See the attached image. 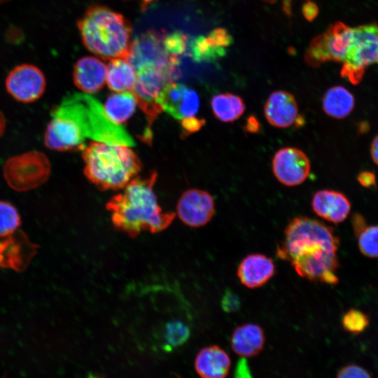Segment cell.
I'll use <instances>...</instances> for the list:
<instances>
[{
  "mask_svg": "<svg viewBox=\"0 0 378 378\" xmlns=\"http://www.w3.org/2000/svg\"><path fill=\"white\" fill-rule=\"evenodd\" d=\"M338 247L339 239L331 226L300 216L286 225L283 239L276 247V256L288 262L302 278L336 285Z\"/></svg>",
  "mask_w": 378,
  "mask_h": 378,
  "instance_id": "obj_1",
  "label": "cell"
},
{
  "mask_svg": "<svg viewBox=\"0 0 378 378\" xmlns=\"http://www.w3.org/2000/svg\"><path fill=\"white\" fill-rule=\"evenodd\" d=\"M156 178V172L144 178H133L122 193L107 202L106 209L117 230L136 237L144 231L161 232L172 224L176 215L159 206L153 190Z\"/></svg>",
  "mask_w": 378,
  "mask_h": 378,
  "instance_id": "obj_2",
  "label": "cell"
},
{
  "mask_svg": "<svg viewBox=\"0 0 378 378\" xmlns=\"http://www.w3.org/2000/svg\"><path fill=\"white\" fill-rule=\"evenodd\" d=\"M83 44L104 59L125 58L131 44L132 27L121 14L103 6H90L79 19Z\"/></svg>",
  "mask_w": 378,
  "mask_h": 378,
  "instance_id": "obj_3",
  "label": "cell"
},
{
  "mask_svg": "<svg viewBox=\"0 0 378 378\" xmlns=\"http://www.w3.org/2000/svg\"><path fill=\"white\" fill-rule=\"evenodd\" d=\"M82 156L85 175L101 190L125 187L141 168L138 156L126 145L92 141Z\"/></svg>",
  "mask_w": 378,
  "mask_h": 378,
  "instance_id": "obj_4",
  "label": "cell"
},
{
  "mask_svg": "<svg viewBox=\"0 0 378 378\" xmlns=\"http://www.w3.org/2000/svg\"><path fill=\"white\" fill-rule=\"evenodd\" d=\"M50 169L46 155L40 151L31 150L8 159L3 173L12 189L24 192L43 184L50 176Z\"/></svg>",
  "mask_w": 378,
  "mask_h": 378,
  "instance_id": "obj_5",
  "label": "cell"
},
{
  "mask_svg": "<svg viewBox=\"0 0 378 378\" xmlns=\"http://www.w3.org/2000/svg\"><path fill=\"white\" fill-rule=\"evenodd\" d=\"M353 28L352 44L340 73L353 84H358L365 69L378 64V24L370 23Z\"/></svg>",
  "mask_w": 378,
  "mask_h": 378,
  "instance_id": "obj_6",
  "label": "cell"
},
{
  "mask_svg": "<svg viewBox=\"0 0 378 378\" xmlns=\"http://www.w3.org/2000/svg\"><path fill=\"white\" fill-rule=\"evenodd\" d=\"M353 38L354 28L342 22H335L312 40L304 52V60L314 67L326 62L343 63L349 52Z\"/></svg>",
  "mask_w": 378,
  "mask_h": 378,
  "instance_id": "obj_7",
  "label": "cell"
},
{
  "mask_svg": "<svg viewBox=\"0 0 378 378\" xmlns=\"http://www.w3.org/2000/svg\"><path fill=\"white\" fill-rule=\"evenodd\" d=\"M179 68L165 69L146 66L136 71V80L132 93L137 105L146 113L152 123L162 109L158 102V97L166 85L179 78Z\"/></svg>",
  "mask_w": 378,
  "mask_h": 378,
  "instance_id": "obj_8",
  "label": "cell"
},
{
  "mask_svg": "<svg viewBox=\"0 0 378 378\" xmlns=\"http://www.w3.org/2000/svg\"><path fill=\"white\" fill-rule=\"evenodd\" d=\"M164 31L150 29L132 41L126 59L136 71L146 66L165 69L178 68V58L169 54L164 39Z\"/></svg>",
  "mask_w": 378,
  "mask_h": 378,
  "instance_id": "obj_9",
  "label": "cell"
},
{
  "mask_svg": "<svg viewBox=\"0 0 378 378\" xmlns=\"http://www.w3.org/2000/svg\"><path fill=\"white\" fill-rule=\"evenodd\" d=\"M46 80L43 73L36 66L23 64L13 68L6 79V88L15 100L31 103L44 93Z\"/></svg>",
  "mask_w": 378,
  "mask_h": 378,
  "instance_id": "obj_10",
  "label": "cell"
},
{
  "mask_svg": "<svg viewBox=\"0 0 378 378\" xmlns=\"http://www.w3.org/2000/svg\"><path fill=\"white\" fill-rule=\"evenodd\" d=\"M272 171L281 183L295 186L307 179L310 172V162L301 150L284 148L279 150L272 159Z\"/></svg>",
  "mask_w": 378,
  "mask_h": 378,
  "instance_id": "obj_11",
  "label": "cell"
},
{
  "mask_svg": "<svg viewBox=\"0 0 378 378\" xmlns=\"http://www.w3.org/2000/svg\"><path fill=\"white\" fill-rule=\"evenodd\" d=\"M215 204L206 191L190 189L183 193L177 204V214L186 225L200 227L206 225L213 218Z\"/></svg>",
  "mask_w": 378,
  "mask_h": 378,
  "instance_id": "obj_12",
  "label": "cell"
},
{
  "mask_svg": "<svg viewBox=\"0 0 378 378\" xmlns=\"http://www.w3.org/2000/svg\"><path fill=\"white\" fill-rule=\"evenodd\" d=\"M38 248L24 232L16 230L0 240V269L24 272L36 254Z\"/></svg>",
  "mask_w": 378,
  "mask_h": 378,
  "instance_id": "obj_13",
  "label": "cell"
},
{
  "mask_svg": "<svg viewBox=\"0 0 378 378\" xmlns=\"http://www.w3.org/2000/svg\"><path fill=\"white\" fill-rule=\"evenodd\" d=\"M158 102L162 111L181 120L194 116L200 107V99L195 91L174 82L164 86Z\"/></svg>",
  "mask_w": 378,
  "mask_h": 378,
  "instance_id": "obj_14",
  "label": "cell"
},
{
  "mask_svg": "<svg viewBox=\"0 0 378 378\" xmlns=\"http://www.w3.org/2000/svg\"><path fill=\"white\" fill-rule=\"evenodd\" d=\"M275 272V264L271 258L261 253H251L241 260L237 275L242 285L254 289L267 283Z\"/></svg>",
  "mask_w": 378,
  "mask_h": 378,
  "instance_id": "obj_15",
  "label": "cell"
},
{
  "mask_svg": "<svg viewBox=\"0 0 378 378\" xmlns=\"http://www.w3.org/2000/svg\"><path fill=\"white\" fill-rule=\"evenodd\" d=\"M351 206L350 201L343 193L332 190L317 191L312 200V211L320 218L335 224L346 220Z\"/></svg>",
  "mask_w": 378,
  "mask_h": 378,
  "instance_id": "obj_16",
  "label": "cell"
},
{
  "mask_svg": "<svg viewBox=\"0 0 378 378\" xmlns=\"http://www.w3.org/2000/svg\"><path fill=\"white\" fill-rule=\"evenodd\" d=\"M298 106L290 93L279 90L272 92L264 107L267 120L278 128H286L298 122Z\"/></svg>",
  "mask_w": 378,
  "mask_h": 378,
  "instance_id": "obj_17",
  "label": "cell"
},
{
  "mask_svg": "<svg viewBox=\"0 0 378 378\" xmlns=\"http://www.w3.org/2000/svg\"><path fill=\"white\" fill-rule=\"evenodd\" d=\"M106 77V66L96 57H83L74 66V82L85 92L93 93L100 90L105 84Z\"/></svg>",
  "mask_w": 378,
  "mask_h": 378,
  "instance_id": "obj_18",
  "label": "cell"
},
{
  "mask_svg": "<svg viewBox=\"0 0 378 378\" xmlns=\"http://www.w3.org/2000/svg\"><path fill=\"white\" fill-rule=\"evenodd\" d=\"M230 365V356L217 345L200 349L194 362L195 371L201 378H225Z\"/></svg>",
  "mask_w": 378,
  "mask_h": 378,
  "instance_id": "obj_19",
  "label": "cell"
},
{
  "mask_svg": "<svg viewBox=\"0 0 378 378\" xmlns=\"http://www.w3.org/2000/svg\"><path fill=\"white\" fill-rule=\"evenodd\" d=\"M265 343L264 330L255 323H245L236 327L230 339L233 351L243 358L255 356L260 354Z\"/></svg>",
  "mask_w": 378,
  "mask_h": 378,
  "instance_id": "obj_20",
  "label": "cell"
},
{
  "mask_svg": "<svg viewBox=\"0 0 378 378\" xmlns=\"http://www.w3.org/2000/svg\"><path fill=\"white\" fill-rule=\"evenodd\" d=\"M232 38L223 28H216L206 36H200L194 41L192 54L195 60L211 61L225 55V49L232 43Z\"/></svg>",
  "mask_w": 378,
  "mask_h": 378,
  "instance_id": "obj_21",
  "label": "cell"
},
{
  "mask_svg": "<svg viewBox=\"0 0 378 378\" xmlns=\"http://www.w3.org/2000/svg\"><path fill=\"white\" fill-rule=\"evenodd\" d=\"M136 73L132 65L125 58H115L106 67V80L108 88L117 92L133 90Z\"/></svg>",
  "mask_w": 378,
  "mask_h": 378,
  "instance_id": "obj_22",
  "label": "cell"
},
{
  "mask_svg": "<svg viewBox=\"0 0 378 378\" xmlns=\"http://www.w3.org/2000/svg\"><path fill=\"white\" fill-rule=\"evenodd\" d=\"M323 108L329 116L342 119L348 116L355 106L354 95L342 86L328 89L323 98Z\"/></svg>",
  "mask_w": 378,
  "mask_h": 378,
  "instance_id": "obj_23",
  "label": "cell"
},
{
  "mask_svg": "<svg viewBox=\"0 0 378 378\" xmlns=\"http://www.w3.org/2000/svg\"><path fill=\"white\" fill-rule=\"evenodd\" d=\"M137 104L132 92L128 91L112 94L104 106L108 118L116 125L125 122L134 113Z\"/></svg>",
  "mask_w": 378,
  "mask_h": 378,
  "instance_id": "obj_24",
  "label": "cell"
},
{
  "mask_svg": "<svg viewBox=\"0 0 378 378\" xmlns=\"http://www.w3.org/2000/svg\"><path fill=\"white\" fill-rule=\"evenodd\" d=\"M211 106L215 117L225 122L237 120L245 111L243 99L231 93L214 96L211 101Z\"/></svg>",
  "mask_w": 378,
  "mask_h": 378,
  "instance_id": "obj_25",
  "label": "cell"
},
{
  "mask_svg": "<svg viewBox=\"0 0 378 378\" xmlns=\"http://www.w3.org/2000/svg\"><path fill=\"white\" fill-rule=\"evenodd\" d=\"M20 224V216L15 206L8 202L0 201V237L11 234Z\"/></svg>",
  "mask_w": 378,
  "mask_h": 378,
  "instance_id": "obj_26",
  "label": "cell"
},
{
  "mask_svg": "<svg viewBox=\"0 0 378 378\" xmlns=\"http://www.w3.org/2000/svg\"><path fill=\"white\" fill-rule=\"evenodd\" d=\"M356 237L359 251L363 255L378 258V225H366Z\"/></svg>",
  "mask_w": 378,
  "mask_h": 378,
  "instance_id": "obj_27",
  "label": "cell"
},
{
  "mask_svg": "<svg viewBox=\"0 0 378 378\" xmlns=\"http://www.w3.org/2000/svg\"><path fill=\"white\" fill-rule=\"evenodd\" d=\"M189 328L181 321L175 320L167 323L164 337L167 344L172 346L183 344L190 336Z\"/></svg>",
  "mask_w": 378,
  "mask_h": 378,
  "instance_id": "obj_28",
  "label": "cell"
},
{
  "mask_svg": "<svg viewBox=\"0 0 378 378\" xmlns=\"http://www.w3.org/2000/svg\"><path fill=\"white\" fill-rule=\"evenodd\" d=\"M369 318L363 312L356 309L347 311L342 318L343 328L351 333L358 335L369 325Z\"/></svg>",
  "mask_w": 378,
  "mask_h": 378,
  "instance_id": "obj_29",
  "label": "cell"
},
{
  "mask_svg": "<svg viewBox=\"0 0 378 378\" xmlns=\"http://www.w3.org/2000/svg\"><path fill=\"white\" fill-rule=\"evenodd\" d=\"M186 37L180 32L165 34L164 43L167 51L171 55L178 57L186 49Z\"/></svg>",
  "mask_w": 378,
  "mask_h": 378,
  "instance_id": "obj_30",
  "label": "cell"
},
{
  "mask_svg": "<svg viewBox=\"0 0 378 378\" xmlns=\"http://www.w3.org/2000/svg\"><path fill=\"white\" fill-rule=\"evenodd\" d=\"M221 307L226 313L237 312L241 307L239 296L230 289L226 290L221 299Z\"/></svg>",
  "mask_w": 378,
  "mask_h": 378,
  "instance_id": "obj_31",
  "label": "cell"
},
{
  "mask_svg": "<svg viewBox=\"0 0 378 378\" xmlns=\"http://www.w3.org/2000/svg\"><path fill=\"white\" fill-rule=\"evenodd\" d=\"M336 378H371V376L360 366L347 365L340 370Z\"/></svg>",
  "mask_w": 378,
  "mask_h": 378,
  "instance_id": "obj_32",
  "label": "cell"
},
{
  "mask_svg": "<svg viewBox=\"0 0 378 378\" xmlns=\"http://www.w3.org/2000/svg\"><path fill=\"white\" fill-rule=\"evenodd\" d=\"M205 121L202 119H199L195 116L186 118L181 120V126L183 130V134H190L199 130Z\"/></svg>",
  "mask_w": 378,
  "mask_h": 378,
  "instance_id": "obj_33",
  "label": "cell"
},
{
  "mask_svg": "<svg viewBox=\"0 0 378 378\" xmlns=\"http://www.w3.org/2000/svg\"><path fill=\"white\" fill-rule=\"evenodd\" d=\"M234 378H253L247 361L244 358L240 359L234 370Z\"/></svg>",
  "mask_w": 378,
  "mask_h": 378,
  "instance_id": "obj_34",
  "label": "cell"
},
{
  "mask_svg": "<svg viewBox=\"0 0 378 378\" xmlns=\"http://www.w3.org/2000/svg\"><path fill=\"white\" fill-rule=\"evenodd\" d=\"M358 181L365 188H371L376 185V176L372 172L363 171L358 174Z\"/></svg>",
  "mask_w": 378,
  "mask_h": 378,
  "instance_id": "obj_35",
  "label": "cell"
},
{
  "mask_svg": "<svg viewBox=\"0 0 378 378\" xmlns=\"http://www.w3.org/2000/svg\"><path fill=\"white\" fill-rule=\"evenodd\" d=\"M302 13L307 20H312L317 16L318 8L314 3L307 1L302 7Z\"/></svg>",
  "mask_w": 378,
  "mask_h": 378,
  "instance_id": "obj_36",
  "label": "cell"
},
{
  "mask_svg": "<svg viewBox=\"0 0 378 378\" xmlns=\"http://www.w3.org/2000/svg\"><path fill=\"white\" fill-rule=\"evenodd\" d=\"M351 224L355 236L358 234L367 225L365 218L359 214H355L352 216Z\"/></svg>",
  "mask_w": 378,
  "mask_h": 378,
  "instance_id": "obj_37",
  "label": "cell"
},
{
  "mask_svg": "<svg viewBox=\"0 0 378 378\" xmlns=\"http://www.w3.org/2000/svg\"><path fill=\"white\" fill-rule=\"evenodd\" d=\"M262 1L268 4H274L277 2H281L282 4L283 10L285 13V14L288 16H290L293 0H262Z\"/></svg>",
  "mask_w": 378,
  "mask_h": 378,
  "instance_id": "obj_38",
  "label": "cell"
},
{
  "mask_svg": "<svg viewBox=\"0 0 378 378\" xmlns=\"http://www.w3.org/2000/svg\"><path fill=\"white\" fill-rule=\"evenodd\" d=\"M370 155L373 162L378 166V134L373 139L371 143Z\"/></svg>",
  "mask_w": 378,
  "mask_h": 378,
  "instance_id": "obj_39",
  "label": "cell"
},
{
  "mask_svg": "<svg viewBox=\"0 0 378 378\" xmlns=\"http://www.w3.org/2000/svg\"><path fill=\"white\" fill-rule=\"evenodd\" d=\"M246 128H247V130L251 132H257L258 129V122L257 120H255L253 117H251V118H249L248 120Z\"/></svg>",
  "mask_w": 378,
  "mask_h": 378,
  "instance_id": "obj_40",
  "label": "cell"
},
{
  "mask_svg": "<svg viewBox=\"0 0 378 378\" xmlns=\"http://www.w3.org/2000/svg\"><path fill=\"white\" fill-rule=\"evenodd\" d=\"M6 121L3 113L0 111V137L4 134Z\"/></svg>",
  "mask_w": 378,
  "mask_h": 378,
  "instance_id": "obj_41",
  "label": "cell"
},
{
  "mask_svg": "<svg viewBox=\"0 0 378 378\" xmlns=\"http://www.w3.org/2000/svg\"><path fill=\"white\" fill-rule=\"evenodd\" d=\"M153 0H140V4L141 6L146 8V6L150 4Z\"/></svg>",
  "mask_w": 378,
  "mask_h": 378,
  "instance_id": "obj_42",
  "label": "cell"
},
{
  "mask_svg": "<svg viewBox=\"0 0 378 378\" xmlns=\"http://www.w3.org/2000/svg\"><path fill=\"white\" fill-rule=\"evenodd\" d=\"M7 1H8V0H0V4H2V3L6 2Z\"/></svg>",
  "mask_w": 378,
  "mask_h": 378,
  "instance_id": "obj_43",
  "label": "cell"
}]
</instances>
